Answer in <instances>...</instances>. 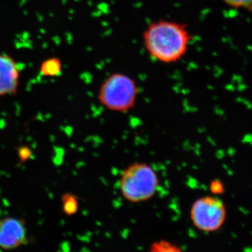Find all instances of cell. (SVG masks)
Here are the masks:
<instances>
[{"instance_id":"obj_1","label":"cell","mask_w":252,"mask_h":252,"mask_svg":"<svg viewBox=\"0 0 252 252\" xmlns=\"http://www.w3.org/2000/svg\"><path fill=\"white\" fill-rule=\"evenodd\" d=\"M190 39L185 25L174 21L151 23L143 34L144 46L149 54L165 63L180 61L187 53Z\"/></svg>"},{"instance_id":"obj_2","label":"cell","mask_w":252,"mask_h":252,"mask_svg":"<svg viewBox=\"0 0 252 252\" xmlns=\"http://www.w3.org/2000/svg\"><path fill=\"white\" fill-rule=\"evenodd\" d=\"M159 187V177L147 162H134L124 169L119 180L123 198L132 203H143L153 198Z\"/></svg>"},{"instance_id":"obj_3","label":"cell","mask_w":252,"mask_h":252,"mask_svg":"<svg viewBox=\"0 0 252 252\" xmlns=\"http://www.w3.org/2000/svg\"><path fill=\"white\" fill-rule=\"evenodd\" d=\"M138 92V86L132 78L122 73H115L101 86L98 99L109 110L126 113L135 107Z\"/></svg>"},{"instance_id":"obj_4","label":"cell","mask_w":252,"mask_h":252,"mask_svg":"<svg viewBox=\"0 0 252 252\" xmlns=\"http://www.w3.org/2000/svg\"><path fill=\"white\" fill-rule=\"evenodd\" d=\"M225 203L217 195H205L192 204L190 220L197 229L214 233L221 228L226 220Z\"/></svg>"},{"instance_id":"obj_5","label":"cell","mask_w":252,"mask_h":252,"mask_svg":"<svg viewBox=\"0 0 252 252\" xmlns=\"http://www.w3.org/2000/svg\"><path fill=\"white\" fill-rule=\"evenodd\" d=\"M28 233L24 220L15 217L0 220V248L12 250L28 243Z\"/></svg>"},{"instance_id":"obj_6","label":"cell","mask_w":252,"mask_h":252,"mask_svg":"<svg viewBox=\"0 0 252 252\" xmlns=\"http://www.w3.org/2000/svg\"><path fill=\"white\" fill-rule=\"evenodd\" d=\"M21 70L12 56L0 54V96L12 95L18 92Z\"/></svg>"},{"instance_id":"obj_7","label":"cell","mask_w":252,"mask_h":252,"mask_svg":"<svg viewBox=\"0 0 252 252\" xmlns=\"http://www.w3.org/2000/svg\"><path fill=\"white\" fill-rule=\"evenodd\" d=\"M63 64L57 57L49 58L43 61L40 66V72L45 77H57L62 72Z\"/></svg>"},{"instance_id":"obj_8","label":"cell","mask_w":252,"mask_h":252,"mask_svg":"<svg viewBox=\"0 0 252 252\" xmlns=\"http://www.w3.org/2000/svg\"><path fill=\"white\" fill-rule=\"evenodd\" d=\"M63 212L68 216H72L79 210V203L77 197L71 193H65L62 196Z\"/></svg>"},{"instance_id":"obj_9","label":"cell","mask_w":252,"mask_h":252,"mask_svg":"<svg viewBox=\"0 0 252 252\" xmlns=\"http://www.w3.org/2000/svg\"><path fill=\"white\" fill-rule=\"evenodd\" d=\"M151 251L152 252H178L180 248L170 242L166 240H160L152 244L151 246Z\"/></svg>"},{"instance_id":"obj_10","label":"cell","mask_w":252,"mask_h":252,"mask_svg":"<svg viewBox=\"0 0 252 252\" xmlns=\"http://www.w3.org/2000/svg\"><path fill=\"white\" fill-rule=\"evenodd\" d=\"M227 4L235 8H243L251 11L252 0H222Z\"/></svg>"},{"instance_id":"obj_11","label":"cell","mask_w":252,"mask_h":252,"mask_svg":"<svg viewBox=\"0 0 252 252\" xmlns=\"http://www.w3.org/2000/svg\"><path fill=\"white\" fill-rule=\"evenodd\" d=\"M209 188H210V192H211L212 195H217V196L221 195L225 191L224 185L220 180H212Z\"/></svg>"}]
</instances>
